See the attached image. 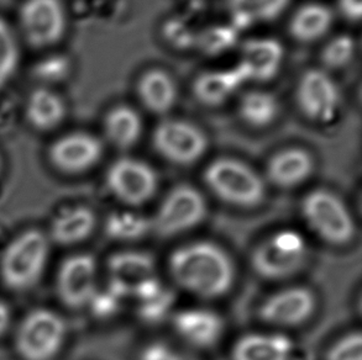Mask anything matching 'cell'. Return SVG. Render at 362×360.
I'll list each match as a JSON object with an SVG mask.
<instances>
[{
    "label": "cell",
    "mask_w": 362,
    "mask_h": 360,
    "mask_svg": "<svg viewBox=\"0 0 362 360\" xmlns=\"http://www.w3.org/2000/svg\"><path fill=\"white\" fill-rule=\"evenodd\" d=\"M168 268L178 287L202 299L224 296L235 280L229 254L209 241H196L175 249Z\"/></svg>",
    "instance_id": "obj_1"
},
{
    "label": "cell",
    "mask_w": 362,
    "mask_h": 360,
    "mask_svg": "<svg viewBox=\"0 0 362 360\" xmlns=\"http://www.w3.org/2000/svg\"><path fill=\"white\" fill-rule=\"evenodd\" d=\"M47 234L37 229H26L6 244L0 256V279L14 292L31 290L44 275L49 257Z\"/></svg>",
    "instance_id": "obj_2"
},
{
    "label": "cell",
    "mask_w": 362,
    "mask_h": 360,
    "mask_svg": "<svg viewBox=\"0 0 362 360\" xmlns=\"http://www.w3.org/2000/svg\"><path fill=\"white\" fill-rule=\"evenodd\" d=\"M66 337V322L57 312L34 308L23 317L15 331V353L21 360H54L64 348Z\"/></svg>",
    "instance_id": "obj_3"
},
{
    "label": "cell",
    "mask_w": 362,
    "mask_h": 360,
    "mask_svg": "<svg viewBox=\"0 0 362 360\" xmlns=\"http://www.w3.org/2000/svg\"><path fill=\"white\" fill-rule=\"evenodd\" d=\"M204 181L226 204L255 208L264 198V183L257 172L234 158H218L206 167Z\"/></svg>",
    "instance_id": "obj_4"
},
{
    "label": "cell",
    "mask_w": 362,
    "mask_h": 360,
    "mask_svg": "<svg viewBox=\"0 0 362 360\" xmlns=\"http://www.w3.org/2000/svg\"><path fill=\"white\" fill-rule=\"evenodd\" d=\"M308 248L296 231H279L257 244L251 254V267L262 279L279 282L294 277L303 269Z\"/></svg>",
    "instance_id": "obj_5"
},
{
    "label": "cell",
    "mask_w": 362,
    "mask_h": 360,
    "mask_svg": "<svg viewBox=\"0 0 362 360\" xmlns=\"http://www.w3.org/2000/svg\"><path fill=\"white\" fill-rule=\"evenodd\" d=\"M302 215L319 239L343 246L354 239L355 224L350 210L333 191L317 189L304 196Z\"/></svg>",
    "instance_id": "obj_6"
},
{
    "label": "cell",
    "mask_w": 362,
    "mask_h": 360,
    "mask_svg": "<svg viewBox=\"0 0 362 360\" xmlns=\"http://www.w3.org/2000/svg\"><path fill=\"white\" fill-rule=\"evenodd\" d=\"M206 215L201 191L191 185H178L162 200L151 226L161 237H173L197 227Z\"/></svg>",
    "instance_id": "obj_7"
},
{
    "label": "cell",
    "mask_w": 362,
    "mask_h": 360,
    "mask_svg": "<svg viewBox=\"0 0 362 360\" xmlns=\"http://www.w3.org/2000/svg\"><path fill=\"white\" fill-rule=\"evenodd\" d=\"M157 153L177 166H191L208 150V138L199 127L178 119L162 121L152 135Z\"/></svg>",
    "instance_id": "obj_8"
},
{
    "label": "cell",
    "mask_w": 362,
    "mask_h": 360,
    "mask_svg": "<svg viewBox=\"0 0 362 360\" xmlns=\"http://www.w3.org/2000/svg\"><path fill=\"white\" fill-rule=\"evenodd\" d=\"M21 34L31 46L49 47L59 42L67 29L62 0H25L19 10Z\"/></svg>",
    "instance_id": "obj_9"
},
{
    "label": "cell",
    "mask_w": 362,
    "mask_h": 360,
    "mask_svg": "<svg viewBox=\"0 0 362 360\" xmlns=\"http://www.w3.org/2000/svg\"><path fill=\"white\" fill-rule=\"evenodd\" d=\"M296 99L304 116L320 124L334 120L341 107L338 83L324 69H309L302 74L297 84Z\"/></svg>",
    "instance_id": "obj_10"
},
{
    "label": "cell",
    "mask_w": 362,
    "mask_h": 360,
    "mask_svg": "<svg viewBox=\"0 0 362 360\" xmlns=\"http://www.w3.org/2000/svg\"><path fill=\"white\" fill-rule=\"evenodd\" d=\"M109 191L124 204L140 206L155 195L158 185L156 172L146 162L124 157L114 162L107 172Z\"/></svg>",
    "instance_id": "obj_11"
},
{
    "label": "cell",
    "mask_w": 362,
    "mask_h": 360,
    "mask_svg": "<svg viewBox=\"0 0 362 360\" xmlns=\"http://www.w3.org/2000/svg\"><path fill=\"white\" fill-rule=\"evenodd\" d=\"M97 290V262L90 254L64 259L56 277V292L64 306L71 310L89 306Z\"/></svg>",
    "instance_id": "obj_12"
},
{
    "label": "cell",
    "mask_w": 362,
    "mask_h": 360,
    "mask_svg": "<svg viewBox=\"0 0 362 360\" xmlns=\"http://www.w3.org/2000/svg\"><path fill=\"white\" fill-rule=\"evenodd\" d=\"M103 157V143L98 137L76 131L59 137L49 146V160L64 174H82L98 164Z\"/></svg>",
    "instance_id": "obj_13"
},
{
    "label": "cell",
    "mask_w": 362,
    "mask_h": 360,
    "mask_svg": "<svg viewBox=\"0 0 362 360\" xmlns=\"http://www.w3.org/2000/svg\"><path fill=\"white\" fill-rule=\"evenodd\" d=\"M317 300L312 290L291 287L269 295L259 306L261 320L276 327H297L308 321L315 311Z\"/></svg>",
    "instance_id": "obj_14"
},
{
    "label": "cell",
    "mask_w": 362,
    "mask_h": 360,
    "mask_svg": "<svg viewBox=\"0 0 362 360\" xmlns=\"http://www.w3.org/2000/svg\"><path fill=\"white\" fill-rule=\"evenodd\" d=\"M284 61V49L279 41L259 37L244 44L240 61L236 66L247 82H267L279 74Z\"/></svg>",
    "instance_id": "obj_15"
},
{
    "label": "cell",
    "mask_w": 362,
    "mask_h": 360,
    "mask_svg": "<svg viewBox=\"0 0 362 360\" xmlns=\"http://www.w3.org/2000/svg\"><path fill=\"white\" fill-rule=\"evenodd\" d=\"M173 327L183 341L202 349L216 346L224 332L221 317L216 312L202 307L177 312Z\"/></svg>",
    "instance_id": "obj_16"
},
{
    "label": "cell",
    "mask_w": 362,
    "mask_h": 360,
    "mask_svg": "<svg viewBox=\"0 0 362 360\" xmlns=\"http://www.w3.org/2000/svg\"><path fill=\"white\" fill-rule=\"evenodd\" d=\"M314 171V158L299 147L286 148L271 157L266 174L269 181L281 189H292L303 184Z\"/></svg>",
    "instance_id": "obj_17"
},
{
    "label": "cell",
    "mask_w": 362,
    "mask_h": 360,
    "mask_svg": "<svg viewBox=\"0 0 362 360\" xmlns=\"http://www.w3.org/2000/svg\"><path fill=\"white\" fill-rule=\"evenodd\" d=\"M97 224L93 210L87 206H74L59 211L49 224V237L51 244L59 246H74L88 239Z\"/></svg>",
    "instance_id": "obj_18"
},
{
    "label": "cell",
    "mask_w": 362,
    "mask_h": 360,
    "mask_svg": "<svg viewBox=\"0 0 362 360\" xmlns=\"http://www.w3.org/2000/svg\"><path fill=\"white\" fill-rule=\"evenodd\" d=\"M293 344L281 333H250L233 347V360H291Z\"/></svg>",
    "instance_id": "obj_19"
},
{
    "label": "cell",
    "mask_w": 362,
    "mask_h": 360,
    "mask_svg": "<svg viewBox=\"0 0 362 360\" xmlns=\"http://www.w3.org/2000/svg\"><path fill=\"white\" fill-rule=\"evenodd\" d=\"M246 82L240 68L235 66L201 74L194 82L193 92L202 104L216 107L229 100Z\"/></svg>",
    "instance_id": "obj_20"
},
{
    "label": "cell",
    "mask_w": 362,
    "mask_h": 360,
    "mask_svg": "<svg viewBox=\"0 0 362 360\" xmlns=\"http://www.w3.org/2000/svg\"><path fill=\"white\" fill-rule=\"evenodd\" d=\"M137 95L147 110L155 114H166L176 105L178 89L168 72L163 69H150L137 82Z\"/></svg>",
    "instance_id": "obj_21"
},
{
    "label": "cell",
    "mask_w": 362,
    "mask_h": 360,
    "mask_svg": "<svg viewBox=\"0 0 362 360\" xmlns=\"http://www.w3.org/2000/svg\"><path fill=\"white\" fill-rule=\"evenodd\" d=\"M25 115L30 125L39 131H49L59 127L67 115V107L62 97L49 88H37L31 92Z\"/></svg>",
    "instance_id": "obj_22"
},
{
    "label": "cell",
    "mask_w": 362,
    "mask_h": 360,
    "mask_svg": "<svg viewBox=\"0 0 362 360\" xmlns=\"http://www.w3.org/2000/svg\"><path fill=\"white\" fill-rule=\"evenodd\" d=\"M332 9L322 3H307L294 11L289 21V34L302 44L323 39L333 26Z\"/></svg>",
    "instance_id": "obj_23"
},
{
    "label": "cell",
    "mask_w": 362,
    "mask_h": 360,
    "mask_svg": "<svg viewBox=\"0 0 362 360\" xmlns=\"http://www.w3.org/2000/svg\"><path fill=\"white\" fill-rule=\"evenodd\" d=\"M104 131L114 146L127 150L137 145L144 132L142 117L134 107L118 105L104 119Z\"/></svg>",
    "instance_id": "obj_24"
},
{
    "label": "cell",
    "mask_w": 362,
    "mask_h": 360,
    "mask_svg": "<svg viewBox=\"0 0 362 360\" xmlns=\"http://www.w3.org/2000/svg\"><path fill=\"white\" fill-rule=\"evenodd\" d=\"M289 3L291 0H228V8L235 28H247L277 19Z\"/></svg>",
    "instance_id": "obj_25"
},
{
    "label": "cell",
    "mask_w": 362,
    "mask_h": 360,
    "mask_svg": "<svg viewBox=\"0 0 362 360\" xmlns=\"http://www.w3.org/2000/svg\"><path fill=\"white\" fill-rule=\"evenodd\" d=\"M279 99L264 90L246 92L239 102L241 120L254 128L271 126L279 119Z\"/></svg>",
    "instance_id": "obj_26"
},
{
    "label": "cell",
    "mask_w": 362,
    "mask_h": 360,
    "mask_svg": "<svg viewBox=\"0 0 362 360\" xmlns=\"http://www.w3.org/2000/svg\"><path fill=\"white\" fill-rule=\"evenodd\" d=\"M153 260L148 254L139 251H125L114 254L109 260V269L115 282L130 287V282L137 284L151 277Z\"/></svg>",
    "instance_id": "obj_27"
},
{
    "label": "cell",
    "mask_w": 362,
    "mask_h": 360,
    "mask_svg": "<svg viewBox=\"0 0 362 360\" xmlns=\"http://www.w3.org/2000/svg\"><path fill=\"white\" fill-rule=\"evenodd\" d=\"M21 59L19 39L6 20L0 18V89L18 72Z\"/></svg>",
    "instance_id": "obj_28"
},
{
    "label": "cell",
    "mask_w": 362,
    "mask_h": 360,
    "mask_svg": "<svg viewBox=\"0 0 362 360\" xmlns=\"http://www.w3.org/2000/svg\"><path fill=\"white\" fill-rule=\"evenodd\" d=\"M151 227V221L134 212L114 214L108 221L107 231L114 239L134 241L140 239Z\"/></svg>",
    "instance_id": "obj_29"
},
{
    "label": "cell",
    "mask_w": 362,
    "mask_h": 360,
    "mask_svg": "<svg viewBox=\"0 0 362 360\" xmlns=\"http://www.w3.org/2000/svg\"><path fill=\"white\" fill-rule=\"evenodd\" d=\"M356 52L355 40L349 35H338L324 46L322 62L329 69L346 67Z\"/></svg>",
    "instance_id": "obj_30"
},
{
    "label": "cell",
    "mask_w": 362,
    "mask_h": 360,
    "mask_svg": "<svg viewBox=\"0 0 362 360\" xmlns=\"http://www.w3.org/2000/svg\"><path fill=\"white\" fill-rule=\"evenodd\" d=\"M327 360H362V337L360 332L341 337L330 347Z\"/></svg>",
    "instance_id": "obj_31"
},
{
    "label": "cell",
    "mask_w": 362,
    "mask_h": 360,
    "mask_svg": "<svg viewBox=\"0 0 362 360\" xmlns=\"http://www.w3.org/2000/svg\"><path fill=\"white\" fill-rule=\"evenodd\" d=\"M235 30L226 28H216L204 34L203 40L198 41L202 47L209 54H219L221 51L229 49L235 42Z\"/></svg>",
    "instance_id": "obj_32"
},
{
    "label": "cell",
    "mask_w": 362,
    "mask_h": 360,
    "mask_svg": "<svg viewBox=\"0 0 362 360\" xmlns=\"http://www.w3.org/2000/svg\"><path fill=\"white\" fill-rule=\"evenodd\" d=\"M165 32H166L167 39L170 40L172 44H176L182 49H188L189 46L196 42L194 34L192 32L189 28L178 21L167 23Z\"/></svg>",
    "instance_id": "obj_33"
},
{
    "label": "cell",
    "mask_w": 362,
    "mask_h": 360,
    "mask_svg": "<svg viewBox=\"0 0 362 360\" xmlns=\"http://www.w3.org/2000/svg\"><path fill=\"white\" fill-rule=\"evenodd\" d=\"M338 9L345 19L358 23L361 19L362 0H338Z\"/></svg>",
    "instance_id": "obj_34"
},
{
    "label": "cell",
    "mask_w": 362,
    "mask_h": 360,
    "mask_svg": "<svg viewBox=\"0 0 362 360\" xmlns=\"http://www.w3.org/2000/svg\"><path fill=\"white\" fill-rule=\"evenodd\" d=\"M13 323V312L6 302L0 300V338L9 332Z\"/></svg>",
    "instance_id": "obj_35"
},
{
    "label": "cell",
    "mask_w": 362,
    "mask_h": 360,
    "mask_svg": "<svg viewBox=\"0 0 362 360\" xmlns=\"http://www.w3.org/2000/svg\"><path fill=\"white\" fill-rule=\"evenodd\" d=\"M0 171H1V158H0Z\"/></svg>",
    "instance_id": "obj_36"
}]
</instances>
